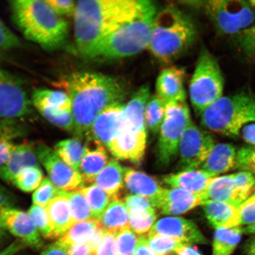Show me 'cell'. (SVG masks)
I'll return each instance as SVG.
<instances>
[{
    "mask_svg": "<svg viewBox=\"0 0 255 255\" xmlns=\"http://www.w3.org/2000/svg\"><path fill=\"white\" fill-rule=\"evenodd\" d=\"M71 101L74 130L79 139L87 138L97 117L110 105L123 103L126 89L123 83L103 73L79 71L71 73L59 82Z\"/></svg>",
    "mask_w": 255,
    "mask_h": 255,
    "instance_id": "obj_1",
    "label": "cell"
},
{
    "mask_svg": "<svg viewBox=\"0 0 255 255\" xmlns=\"http://www.w3.org/2000/svg\"><path fill=\"white\" fill-rule=\"evenodd\" d=\"M139 0H84L77 1L74 20L76 49L82 57L95 60L108 35L134 16Z\"/></svg>",
    "mask_w": 255,
    "mask_h": 255,
    "instance_id": "obj_2",
    "label": "cell"
},
{
    "mask_svg": "<svg viewBox=\"0 0 255 255\" xmlns=\"http://www.w3.org/2000/svg\"><path fill=\"white\" fill-rule=\"evenodd\" d=\"M12 20L25 39L47 50L66 43L69 25L45 1L15 0L10 2Z\"/></svg>",
    "mask_w": 255,
    "mask_h": 255,
    "instance_id": "obj_3",
    "label": "cell"
},
{
    "mask_svg": "<svg viewBox=\"0 0 255 255\" xmlns=\"http://www.w3.org/2000/svg\"><path fill=\"white\" fill-rule=\"evenodd\" d=\"M196 37V28L189 16L170 6L157 12L148 49L161 62L170 63L189 49Z\"/></svg>",
    "mask_w": 255,
    "mask_h": 255,
    "instance_id": "obj_4",
    "label": "cell"
},
{
    "mask_svg": "<svg viewBox=\"0 0 255 255\" xmlns=\"http://www.w3.org/2000/svg\"><path fill=\"white\" fill-rule=\"evenodd\" d=\"M157 12L154 2L142 0L136 14L112 32L101 44L95 59H123L148 49Z\"/></svg>",
    "mask_w": 255,
    "mask_h": 255,
    "instance_id": "obj_5",
    "label": "cell"
},
{
    "mask_svg": "<svg viewBox=\"0 0 255 255\" xmlns=\"http://www.w3.org/2000/svg\"><path fill=\"white\" fill-rule=\"evenodd\" d=\"M200 117L201 124L206 129L237 138L244 127L255 123V95L250 90H242L223 96Z\"/></svg>",
    "mask_w": 255,
    "mask_h": 255,
    "instance_id": "obj_6",
    "label": "cell"
},
{
    "mask_svg": "<svg viewBox=\"0 0 255 255\" xmlns=\"http://www.w3.org/2000/svg\"><path fill=\"white\" fill-rule=\"evenodd\" d=\"M200 5L218 33L234 38L241 49L255 41V7L251 1L211 0Z\"/></svg>",
    "mask_w": 255,
    "mask_h": 255,
    "instance_id": "obj_7",
    "label": "cell"
},
{
    "mask_svg": "<svg viewBox=\"0 0 255 255\" xmlns=\"http://www.w3.org/2000/svg\"><path fill=\"white\" fill-rule=\"evenodd\" d=\"M225 79L218 59L206 47L201 49L189 85L191 105L197 116L223 97Z\"/></svg>",
    "mask_w": 255,
    "mask_h": 255,
    "instance_id": "obj_8",
    "label": "cell"
},
{
    "mask_svg": "<svg viewBox=\"0 0 255 255\" xmlns=\"http://www.w3.org/2000/svg\"><path fill=\"white\" fill-rule=\"evenodd\" d=\"M191 120L186 100L171 102L165 105L157 146V161L161 166H168L176 158L181 136Z\"/></svg>",
    "mask_w": 255,
    "mask_h": 255,
    "instance_id": "obj_9",
    "label": "cell"
},
{
    "mask_svg": "<svg viewBox=\"0 0 255 255\" xmlns=\"http://www.w3.org/2000/svg\"><path fill=\"white\" fill-rule=\"evenodd\" d=\"M33 106L48 122L73 133L74 121L71 101L65 91L37 89L31 95Z\"/></svg>",
    "mask_w": 255,
    "mask_h": 255,
    "instance_id": "obj_10",
    "label": "cell"
},
{
    "mask_svg": "<svg viewBox=\"0 0 255 255\" xmlns=\"http://www.w3.org/2000/svg\"><path fill=\"white\" fill-rule=\"evenodd\" d=\"M210 133L200 128L192 120L185 129L178 146L180 166L183 170L198 169L215 145Z\"/></svg>",
    "mask_w": 255,
    "mask_h": 255,
    "instance_id": "obj_11",
    "label": "cell"
},
{
    "mask_svg": "<svg viewBox=\"0 0 255 255\" xmlns=\"http://www.w3.org/2000/svg\"><path fill=\"white\" fill-rule=\"evenodd\" d=\"M31 101L18 79L0 70V119L11 120L28 116Z\"/></svg>",
    "mask_w": 255,
    "mask_h": 255,
    "instance_id": "obj_12",
    "label": "cell"
},
{
    "mask_svg": "<svg viewBox=\"0 0 255 255\" xmlns=\"http://www.w3.org/2000/svg\"><path fill=\"white\" fill-rule=\"evenodd\" d=\"M38 159L45 168L50 180L60 191L79 190L85 186L79 171L65 163L55 151L44 143L36 146Z\"/></svg>",
    "mask_w": 255,
    "mask_h": 255,
    "instance_id": "obj_13",
    "label": "cell"
},
{
    "mask_svg": "<svg viewBox=\"0 0 255 255\" xmlns=\"http://www.w3.org/2000/svg\"><path fill=\"white\" fill-rule=\"evenodd\" d=\"M146 146V130L133 127L124 120L122 129L108 148L115 157L139 163L144 157Z\"/></svg>",
    "mask_w": 255,
    "mask_h": 255,
    "instance_id": "obj_14",
    "label": "cell"
},
{
    "mask_svg": "<svg viewBox=\"0 0 255 255\" xmlns=\"http://www.w3.org/2000/svg\"><path fill=\"white\" fill-rule=\"evenodd\" d=\"M0 223L6 231L27 246L36 250L42 247L41 235L27 213L14 208L0 209Z\"/></svg>",
    "mask_w": 255,
    "mask_h": 255,
    "instance_id": "obj_15",
    "label": "cell"
},
{
    "mask_svg": "<svg viewBox=\"0 0 255 255\" xmlns=\"http://www.w3.org/2000/svg\"><path fill=\"white\" fill-rule=\"evenodd\" d=\"M125 106L123 103H114L102 111L92 124L86 141L107 146L122 129Z\"/></svg>",
    "mask_w": 255,
    "mask_h": 255,
    "instance_id": "obj_16",
    "label": "cell"
},
{
    "mask_svg": "<svg viewBox=\"0 0 255 255\" xmlns=\"http://www.w3.org/2000/svg\"><path fill=\"white\" fill-rule=\"evenodd\" d=\"M155 235L177 239L190 245L209 244L195 223L179 217H167L159 220L147 235Z\"/></svg>",
    "mask_w": 255,
    "mask_h": 255,
    "instance_id": "obj_17",
    "label": "cell"
},
{
    "mask_svg": "<svg viewBox=\"0 0 255 255\" xmlns=\"http://www.w3.org/2000/svg\"><path fill=\"white\" fill-rule=\"evenodd\" d=\"M151 200L154 208L165 215L184 214L203 202L200 194L178 189H164Z\"/></svg>",
    "mask_w": 255,
    "mask_h": 255,
    "instance_id": "obj_18",
    "label": "cell"
},
{
    "mask_svg": "<svg viewBox=\"0 0 255 255\" xmlns=\"http://www.w3.org/2000/svg\"><path fill=\"white\" fill-rule=\"evenodd\" d=\"M185 71L175 66L162 70L156 82V95L166 104L186 100L184 88Z\"/></svg>",
    "mask_w": 255,
    "mask_h": 255,
    "instance_id": "obj_19",
    "label": "cell"
},
{
    "mask_svg": "<svg viewBox=\"0 0 255 255\" xmlns=\"http://www.w3.org/2000/svg\"><path fill=\"white\" fill-rule=\"evenodd\" d=\"M38 161L36 146L27 142L15 145L7 163L0 168V178L6 183H12L24 169L40 167Z\"/></svg>",
    "mask_w": 255,
    "mask_h": 255,
    "instance_id": "obj_20",
    "label": "cell"
},
{
    "mask_svg": "<svg viewBox=\"0 0 255 255\" xmlns=\"http://www.w3.org/2000/svg\"><path fill=\"white\" fill-rule=\"evenodd\" d=\"M203 202L210 200L239 208L245 202L235 184L234 175L213 177L203 194Z\"/></svg>",
    "mask_w": 255,
    "mask_h": 255,
    "instance_id": "obj_21",
    "label": "cell"
},
{
    "mask_svg": "<svg viewBox=\"0 0 255 255\" xmlns=\"http://www.w3.org/2000/svg\"><path fill=\"white\" fill-rule=\"evenodd\" d=\"M213 177L202 169L184 170L163 178V182L173 189H178L203 195Z\"/></svg>",
    "mask_w": 255,
    "mask_h": 255,
    "instance_id": "obj_22",
    "label": "cell"
},
{
    "mask_svg": "<svg viewBox=\"0 0 255 255\" xmlns=\"http://www.w3.org/2000/svg\"><path fill=\"white\" fill-rule=\"evenodd\" d=\"M87 149L79 167L85 185L94 182L95 178L109 162L106 149L103 145L93 141H85Z\"/></svg>",
    "mask_w": 255,
    "mask_h": 255,
    "instance_id": "obj_23",
    "label": "cell"
},
{
    "mask_svg": "<svg viewBox=\"0 0 255 255\" xmlns=\"http://www.w3.org/2000/svg\"><path fill=\"white\" fill-rule=\"evenodd\" d=\"M46 210L53 229L54 239L61 238L74 225L65 191H60L59 195L47 206Z\"/></svg>",
    "mask_w": 255,
    "mask_h": 255,
    "instance_id": "obj_24",
    "label": "cell"
},
{
    "mask_svg": "<svg viewBox=\"0 0 255 255\" xmlns=\"http://www.w3.org/2000/svg\"><path fill=\"white\" fill-rule=\"evenodd\" d=\"M237 157V152L234 145L218 143L215 145L200 169L215 177L236 167Z\"/></svg>",
    "mask_w": 255,
    "mask_h": 255,
    "instance_id": "obj_25",
    "label": "cell"
},
{
    "mask_svg": "<svg viewBox=\"0 0 255 255\" xmlns=\"http://www.w3.org/2000/svg\"><path fill=\"white\" fill-rule=\"evenodd\" d=\"M201 205L210 224L215 229L240 226L237 207L210 200L205 201Z\"/></svg>",
    "mask_w": 255,
    "mask_h": 255,
    "instance_id": "obj_26",
    "label": "cell"
},
{
    "mask_svg": "<svg viewBox=\"0 0 255 255\" xmlns=\"http://www.w3.org/2000/svg\"><path fill=\"white\" fill-rule=\"evenodd\" d=\"M124 184L130 192L150 199L164 189L155 178L130 168H126Z\"/></svg>",
    "mask_w": 255,
    "mask_h": 255,
    "instance_id": "obj_27",
    "label": "cell"
},
{
    "mask_svg": "<svg viewBox=\"0 0 255 255\" xmlns=\"http://www.w3.org/2000/svg\"><path fill=\"white\" fill-rule=\"evenodd\" d=\"M126 168L116 159H112L94 180V184L114 199H119V194L124 184Z\"/></svg>",
    "mask_w": 255,
    "mask_h": 255,
    "instance_id": "obj_28",
    "label": "cell"
},
{
    "mask_svg": "<svg viewBox=\"0 0 255 255\" xmlns=\"http://www.w3.org/2000/svg\"><path fill=\"white\" fill-rule=\"evenodd\" d=\"M98 222L100 227L107 234H117L130 228L129 212L125 203L119 199L112 201Z\"/></svg>",
    "mask_w": 255,
    "mask_h": 255,
    "instance_id": "obj_29",
    "label": "cell"
},
{
    "mask_svg": "<svg viewBox=\"0 0 255 255\" xmlns=\"http://www.w3.org/2000/svg\"><path fill=\"white\" fill-rule=\"evenodd\" d=\"M99 228V222L94 219L75 223L56 243L67 250L74 245L88 244L94 237Z\"/></svg>",
    "mask_w": 255,
    "mask_h": 255,
    "instance_id": "obj_30",
    "label": "cell"
},
{
    "mask_svg": "<svg viewBox=\"0 0 255 255\" xmlns=\"http://www.w3.org/2000/svg\"><path fill=\"white\" fill-rule=\"evenodd\" d=\"M243 227L216 229L213 242V255H231L243 235Z\"/></svg>",
    "mask_w": 255,
    "mask_h": 255,
    "instance_id": "obj_31",
    "label": "cell"
},
{
    "mask_svg": "<svg viewBox=\"0 0 255 255\" xmlns=\"http://www.w3.org/2000/svg\"><path fill=\"white\" fill-rule=\"evenodd\" d=\"M55 152L70 167L76 171L87 149V143L78 138L66 139L57 142L55 146Z\"/></svg>",
    "mask_w": 255,
    "mask_h": 255,
    "instance_id": "obj_32",
    "label": "cell"
},
{
    "mask_svg": "<svg viewBox=\"0 0 255 255\" xmlns=\"http://www.w3.org/2000/svg\"><path fill=\"white\" fill-rule=\"evenodd\" d=\"M79 191L84 196L90 207L92 219L98 221L114 199L95 184L85 186Z\"/></svg>",
    "mask_w": 255,
    "mask_h": 255,
    "instance_id": "obj_33",
    "label": "cell"
},
{
    "mask_svg": "<svg viewBox=\"0 0 255 255\" xmlns=\"http://www.w3.org/2000/svg\"><path fill=\"white\" fill-rule=\"evenodd\" d=\"M165 104L157 95H152L145 105L144 118L146 128L153 133H159L164 120Z\"/></svg>",
    "mask_w": 255,
    "mask_h": 255,
    "instance_id": "obj_34",
    "label": "cell"
},
{
    "mask_svg": "<svg viewBox=\"0 0 255 255\" xmlns=\"http://www.w3.org/2000/svg\"><path fill=\"white\" fill-rule=\"evenodd\" d=\"M65 193L69 200L73 224L91 220L92 213L90 207L81 191H65Z\"/></svg>",
    "mask_w": 255,
    "mask_h": 255,
    "instance_id": "obj_35",
    "label": "cell"
},
{
    "mask_svg": "<svg viewBox=\"0 0 255 255\" xmlns=\"http://www.w3.org/2000/svg\"><path fill=\"white\" fill-rule=\"evenodd\" d=\"M43 177L40 167H27L15 177L12 184L24 192H31L40 186L44 180Z\"/></svg>",
    "mask_w": 255,
    "mask_h": 255,
    "instance_id": "obj_36",
    "label": "cell"
},
{
    "mask_svg": "<svg viewBox=\"0 0 255 255\" xmlns=\"http://www.w3.org/2000/svg\"><path fill=\"white\" fill-rule=\"evenodd\" d=\"M149 248L157 255H168L174 253L177 249L190 245L173 238L155 235H147Z\"/></svg>",
    "mask_w": 255,
    "mask_h": 255,
    "instance_id": "obj_37",
    "label": "cell"
},
{
    "mask_svg": "<svg viewBox=\"0 0 255 255\" xmlns=\"http://www.w3.org/2000/svg\"><path fill=\"white\" fill-rule=\"evenodd\" d=\"M157 217L155 209L143 212L129 213V228L135 234L144 235L151 231Z\"/></svg>",
    "mask_w": 255,
    "mask_h": 255,
    "instance_id": "obj_38",
    "label": "cell"
},
{
    "mask_svg": "<svg viewBox=\"0 0 255 255\" xmlns=\"http://www.w3.org/2000/svg\"><path fill=\"white\" fill-rule=\"evenodd\" d=\"M138 237L130 228L118 232L116 236L117 255H135Z\"/></svg>",
    "mask_w": 255,
    "mask_h": 255,
    "instance_id": "obj_39",
    "label": "cell"
},
{
    "mask_svg": "<svg viewBox=\"0 0 255 255\" xmlns=\"http://www.w3.org/2000/svg\"><path fill=\"white\" fill-rule=\"evenodd\" d=\"M28 214L44 238L54 239L53 229L44 207L33 205L31 206Z\"/></svg>",
    "mask_w": 255,
    "mask_h": 255,
    "instance_id": "obj_40",
    "label": "cell"
},
{
    "mask_svg": "<svg viewBox=\"0 0 255 255\" xmlns=\"http://www.w3.org/2000/svg\"><path fill=\"white\" fill-rule=\"evenodd\" d=\"M60 191L49 178H44L42 183L33 194L32 200L33 205L46 207L51 201L59 195Z\"/></svg>",
    "mask_w": 255,
    "mask_h": 255,
    "instance_id": "obj_41",
    "label": "cell"
},
{
    "mask_svg": "<svg viewBox=\"0 0 255 255\" xmlns=\"http://www.w3.org/2000/svg\"><path fill=\"white\" fill-rule=\"evenodd\" d=\"M234 175L235 184L239 192L246 201L251 196L255 189V178L253 173L241 171Z\"/></svg>",
    "mask_w": 255,
    "mask_h": 255,
    "instance_id": "obj_42",
    "label": "cell"
},
{
    "mask_svg": "<svg viewBox=\"0 0 255 255\" xmlns=\"http://www.w3.org/2000/svg\"><path fill=\"white\" fill-rule=\"evenodd\" d=\"M238 212L240 226L255 224V194L239 206Z\"/></svg>",
    "mask_w": 255,
    "mask_h": 255,
    "instance_id": "obj_43",
    "label": "cell"
},
{
    "mask_svg": "<svg viewBox=\"0 0 255 255\" xmlns=\"http://www.w3.org/2000/svg\"><path fill=\"white\" fill-rule=\"evenodd\" d=\"M124 203L129 213L143 212L154 209L150 199L138 195L127 196Z\"/></svg>",
    "mask_w": 255,
    "mask_h": 255,
    "instance_id": "obj_44",
    "label": "cell"
},
{
    "mask_svg": "<svg viewBox=\"0 0 255 255\" xmlns=\"http://www.w3.org/2000/svg\"><path fill=\"white\" fill-rule=\"evenodd\" d=\"M20 40L0 19V52L18 48Z\"/></svg>",
    "mask_w": 255,
    "mask_h": 255,
    "instance_id": "obj_45",
    "label": "cell"
},
{
    "mask_svg": "<svg viewBox=\"0 0 255 255\" xmlns=\"http://www.w3.org/2000/svg\"><path fill=\"white\" fill-rule=\"evenodd\" d=\"M236 167L255 174V148H244L239 150Z\"/></svg>",
    "mask_w": 255,
    "mask_h": 255,
    "instance_id": "obj_46",
    "label": "cell"
},
{
    "mask_svg": "<svg viewBox=\"0 0 255 255\" xmlns=\"http://www.w3.org/2000/svg\"><path fill=\"white\" fill-rule=\"evenodd\" d=\"M55 13L60 17L74 15L77 1L73 0H46Z\"/></svg>",
    "mask_w": 255,
    "mask_h": 255,
    "instance_id": "obj_47",
    "label": "cell"
},
{
    "mask_svg": "<svg viewBox=\"0 0 255 255\" xmlns=\"http://www.w3.org/2000/svg\"><path fill=\"white\" fill-rule=\"evenodd\" d=\"M117 234L108 233L92 255H117Z\"/></svg>",
    "mask_w": 255,
    "mask_h": 255,
    "instance_id": "obj_48",
    "label": "cell"
},
{
    "mask_svg": "<svg viewBox=\"0 0 255 255\" xmlns=\"http://www.w3.org/2000/svg\"><path fill=\"white\" fill-rule=\"evenodd\" d=\"M15 147L9 140L0 139V168L7 163Z\"/></svg>",
    "mask_w": 255,
    "mask_h": 255,
    "instance_id": "obj_49",
    "label": "cell"
},
{
    "mask_svg": "<svg viewBox=\"0 0 255 255\" xmlns=\"http://www.w3.org/2000/svg\"><path fill=\"white\" fill-rule=\"evenodd\" d=\"M14 199L8 190L0 186V209L12 208Z\"/></svg>",
    "mask_w": 255,
    "mask_h": 255,
    "instance_id": "obj_50",
    "label": "cell"
},
{
    "mask_svg": "<svg viewBox=\"0 0 255 255\" xmlns=\"http://www.w3.org/2000/svg\"><path fill=\"white\" fill-rule=\"evenodd\" d=\"M135 255H157L149 248L145 235L139 236Z\"/></svg>",
    "mask_w": 255,
    "mask_h": 255,
    "instance_id": "obj_51",
    "label": "cell"
},
{
    "mask_svg": "<svg viewBox=\"0 0 255 255\" xmlns=\"http://www.w3.org/2000/svg\"><path fill=\"white\" fill-rule=\"evenodd\" d=\"M241 134L245 141L255 147V123L244 127L241 130Z\"/></svg>",
    "mask_w": 255,
    "mask_h": 255,
    "instance_id": "obj_52",
    "label": "cell"
},
{
    "mask_svg": "<svg viewBox=\"0 0 255 255\" xmlns=\"http://www.w3.org/2000/svg\"><path fill=\"white\" fill-rule=\"evenodd\" d=\"M69 255H92L93 252L88 244L76 245L68 250Z\"/></svg>",
    "mask_w": 255,
    "mask_h": 255,
    "instance_id": "obj_53",
    "label": "cell"
},
{
    "mask_svg": "<svg viewBox=\"0 0 255 255\" xmlns=\"http://www.w3.org/2000/svg\"><path fill=\"white\" fill-rule=\"evenodd\" d=\"M40 255H69L68 250L60 245L55 244L49 245L41 252Z\"/></svg>",
    "mask_w": 255,
    "mask_h": 255,
    "instance_id": "obj_54",
    "label": "cell"
},
{
    "mask_svg": "<svg viewBox=\"0 0 255 255\" xmlns=\"http://www.w3.org/2000/svg\"><path fill=\"white\" fill-rule=\"evenodd\" d=\"M25 246L27 245L18 239V240L12 242L4 250L0 252V255H15L19 251L23 250Z\"/></svg>",
    "mask_w": 255,
    "mask_h": 255,
    "instance_id": "obj_55",
    "label": "cell"
},
{
    "mask_svg": "<svg viewBox=\"0 0 255 255\" xmlns=\"http://www.w3.org/2000/svg\"><path fill=\"white\" fill-rule=\"evenodd\" d=\"M175 255H202L198 249L191 245H185L175 251Z\"/></svg>",
    "mask_w": 255,
    "mask_h": 255,
    "instance_id": "obj_56",
    "label": "cell"
},
{
    "mask_svg": "<svg viewBox=\"0 0 255 255\" xmlns=\"http://www.w3.org/2000/svg\"><path fill=\"white\" fill-rule=\"evenodd\" d=\"M245 253L247 255H255V237L248 242L245 248Z\"/></svg>",
    "mask_w": 255,
    "mask_h": 255,
    "instance_id": "obj_57",
    "label": "cell"
},
{
    "mask_svg": "<svg viewBox=\"0 0 255 255\" xmlns=\"http://www.w3.org/2000/svg\"><path fill=\"white\" fill-rule=\"evenodd\" d=\"M243 231L244 234L252 235L255 237V224L243 228Z\"/></svg>",
    "mask_w": 255,
    "mask_h": 255,
    "instance_id": "obj_58",
    "label": "cell"
},
{
    "mask_svg": "<svg viewBox=\"0 0 255 255\" xmlns=\"http://www.w3.org/2000/svg\"><path fill=\"white\" fill-rule=\"evenodd\" d=\"M6 231H7L2 227L1 223H0V243H1V242L4 241L6 236Z\"/></svg>",
    "mask_w": 255,
    "mask_h": 255,
    "instance_id": "obj_59",
    "label": "cell"
},
{
    "mask_svg": "<svg viewBox=\"0 0 255 255\" xmlns=\"http://www.w3.org/2000/svg\"><path fill=\"white\" fill-rule=\"evenodd\" d=\"M4 124L0 122V139H4Z\"/></svg>",
    "mask_w": 255,
    "mask_h": 255,
    "instance_id": "obj_60",
    "label": "cell"
},
{
    "mask_svg": "<svg viewBox=\"0 0 255 255\" xmlns=\"http://www.w3.org/2000/svg\"><path fill=\"white\" fill-rule=\"evenodd\" d=\"M251 2L253 3V4L255 6V0H254V1H251Z\"/></svg>",
    "mask_w": 255,
    "mask_h": 255,
    "instance_id": "obj_61",
    "label": "cell"
},
{
    "mask_svg": "<svg viewBox=\"0 0 255 255\" xmlns=\"http://www.w3.org/2000/svg\"><path fill=\"white\" fill-rule=\"evenodd\" d=\"M1 55H0V62H1Z\"/></svg>",
    "mask_w": 255,
    "mask_h": 255,
    "instance_id": "obj_62",
    "label": "cell"
},
{
    "mask_svg": "<svg viewBox=\"0 0 255 255\" xmlns=\"http://www.w3.org/2000/svg\"><path fill=\"white\" fill-rule=\"evenodd\" d=\"M254 194H255V193Z\"/></svg>",
    "mask_w": 255,
    "mask_h": 255,
    "instance_id": "obj_63",
    "label": "cell"
}]
</instances>
